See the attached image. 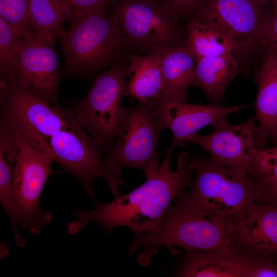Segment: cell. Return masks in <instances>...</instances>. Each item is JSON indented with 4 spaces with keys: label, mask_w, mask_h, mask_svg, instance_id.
Segmentation results:
<instances>
[{
    "label": "cell",
    "mask_w": 277,
    "mask_h": 277,
    "mask_svg": "<svg viewBox=\"0 0 277 277\" xmlns=\"http://www.w3.org/2000/svg\"><path fill=\"white\" fill-rule=\"evenodd\" d=\"M10 132L17 147L13 175L17 222L35 235L52 219L51 213L41 208L39 199L53 161L22 136Z\"/></svg>",
    "instance_id": "52a82bcc"
},
{
    "label": "cell",
    "mask_w": 277,
    "mask_h": 277,
    "mask_svg": "<svg viewBox=\"0 0 277 277\" xmlns=\"http://www.w3.org/2000/svg\"><path fill=\"white\" fill-rule=\"evenodd\" d=\"M258 191V202L277 208V176H260L253 178Z\"/></svg>",
    "instance_id": "484cf974"
},
{
    "label": "cell",
    "mask_w": 277,
    "mask_h": 277,
    "mask_svg": "<svg viewBox=\"0 0 277 277\" xmlns=\"http://www.w3.org/2000/svg\"><path fill=\"white\" fill-rule=\"evenodd\" d=\"M128 76L130 79L127 96L138 102L156 106L164 88L159 53L154 51L145 55L131 54Z\"/></svg>",
    "instance_id": "e0dca14e"
},
{
    "label": "cell",
    "mask_w": 277,
    "mask_h": 277,
    "mask_svg": "<svg viewBox=\"0 0 277 277\" xmlns=\"http://www.w3.org/2000/svg\"><path fill=\"white\" fill-rule=\"evenodd\" d=\"M203 0H160L164 12L173 21L179 23V19L195 10Z\"/></svg>",
    "instance_id": "4316f807"
},
{
    "label": "cell",
    "mask_w": 277,
    "mask_h": 277,
    "mask_svg": "<svg viewBox=\"0 0 277 277\" xmlns=\"http://www.w3.org/2000/svg\"><path fill=\"white\" fill-rule=\"evenodd\" d=\"M75 14L105 8L110 0H65ZM71 16V17H72Z\"/></svg>",
    "instance_id": "83f0119b"
},
{
    "label": "cell",
    "mask_w": 277,
    "mask_h": 277,
    "mask_svg": "<svg viewBox=\"0 0 277 277\" xmlns=\"http://www.w3.org/2000/svg\"><path fill=\"white\" fill-rule=\"evenodd\" d=\"M23 34L0 17L1 83H12L18 70L17 44Z\"/></svg>",
    "instance_id": "44dd1931"
},
{
    "label": "cell",
    "mask_w": 277,
    "mask_h": 277,
    "mask_svg": "<svg viewBox=\"0 0 277 277\" xmlns=\"http://www.w3.org/2000/svg\"><path fill=\"white\" fill-rule=\"evenodd\" d=\"M185 45L196 58L233 54L237 52L235 44L216 28L195 19L186 27Z\"/></svg>",
    "instance_id": "ffe728a7"
},
{
    "label": "cell",
    "mask_w": 277,
    "mask_h": 277,
    "mask_svg": "<svg viewBox=\"0 0 277 277\" xmlns=\"http://www.w3.org/2000/svg\"><path fill=\"white\" fill-rule=\"evenodd\" d=\"M13 169L7 163L0 164V199L2 206L11 222L14 240L19 247L26 244L20 234L18 228L16 208L13 185Z\"/></svg>",
    "instance_id": "7402d4cb"
},
{
    "label": "cell",
    "mask_w": 277,
    "mask_h": 277,
    "mask_svg": "<svg viewBox=\"0 0 277 277\" xmlns=\"http://www.w3.org/2000/svg\"><path fill=\"white\" fill-rule=\"evenodd\" d=\"M168 209L160 227L154 232L134 238L129 249L133 255L142 248L138 257L142 265L166 246L172 253L179 248L197 252H211L230 244L233 223L203 209L190 201L183 192Z\"/></svg>",
    "instance_id": "7a4b0ae2"
},
{
    "label": "cell",
    "mask_w": 277,
    "mask_h": 277,
    "mask_svg": "<svg viewBox=\"0 0 277 277\" xmlns=\"http://www.w3.org/2000/svg\"><path fill=\"white\" fill-rule=\"evenodd\" d=\"M165 120L166 128L172 133L171 142L178 145L187 136L208 125L214 126L230 114L247 107V105L224 107L209 104L174 102L157 106Z\"/></svg>",
    "instance_id": "5bb4252c"
},
{
    "label": "cell",
    "mask_w": 277,
    "mask_h": 277,
    "mask_svg": "<svg viewBox=\"0 0 277 277\" xmlns=\"http://www.w3.org/2000/svg\"><path fill=\"white\" fill-rule=\"evenodd\" d=\"M154 51L161 56L164 83L163 91L156 106L187 102V89L192 85L196 62L195 55L186 45L165 47Z\"/></svg>",
    "instance_id": "9a60e30c"
},
{
    "label": "cell",
    "mask_w": 277,
    "mask_h": 277,
    "mask_svg": "<svg viewBox=\"0 0 277 277\" xmlns=\"http://www.w3.org/2000/svg\"><path fill=\"white\" fill-rule=\"evenodd\" d=\"M258 91L254 103L256 126L254 141L258 151L265 144L277 125V56L266 52L258 75Z\"/></svg>",
    "instance_id": "2e32d148"
},
{
    "label": "cell",
    "mask_w": 277,
    "mask_h": 277,
    "mask_svg": "<svg viewBox=\"0 0 277 277\" xmlns=\"http://www.w3.org/2000/svg\"><path fill=\"white\" fill-rule=\"evenodd\" d=\"M195 176L184 193L196 206L233 223L257 203L256 183L249 174L220 165L203 154L191 158Z\"/></svg>",
    "instance_id": "277c9868"
},
{
    "label": "cell",
    "mask_w": 277,
    "mask_h": 277,
    "mask_svg": "<svg viewBox=\"0 0 277 277\" xmlns=\"http://www.w3.org/2000/svg\"><path fill=\"white\" fill-rule=\"evenodd\" d=\"M275 146H277V125L272 130L270 136Z\"/></svg>",
    "instance_id": "f1b7e54d"
},
{
    "label": "cell",
    "mask_w": 277,
    "mask_h": 277,
    "mask_svg": "<svg viewBox=\"0 0 277 277\" xmlns=\"http://www.w3.org/2000/svg\"><path fill=\"white\" fill-rule=\"evenodd\" d=\"M166 128L156 106L138 102L128 108L115 142L105 159L107 167L119 176L123 168L130 167L142 170L147 179L152 177L159 168L160 136Z\"/></svg>",
    "instance_id": "8992f818"
},
{
    "label": "cell",
    "mask_w": 277,
    "mask_h": 277,
    "mask_svg": "<svg viewBox=\"0 0 277 277\" xmlns=\"http://www.w3.org/2000/svg\"><path fill=\"white\" fill-rule=\"evenodd\" d=\"M157 1V0H156Z\"/></svg>",
    "instance_id": "4dcf8cb0"
},
{
    "label": "cell",
    "mask_w": 277,
    "mask_h": 277,
    "mask_svg": "<svg viewBox=\"0 0 277 277\" xmlns=\"http://www.w3.org/2000/svg\"><path fill=\"white\" fill-rule=\"evenodd\" d=\"M195 10L192 19L219 30L235 44L237 52L260 46L267 10L257 0H203Z\"/></svg>",
    "instance_id": "9c48e42d"
},
{
    "label": "cell",
    "mask_w": 277,
    "mask_h": 277,
    "mask_svg": "<svg viewBox=\"0 0 277 277\" xmlns=\"http://www.w3.org/2000/svg\"><path fill=\"white\" fill-rule=\"evenodd\" d=\"M29 2V0H0V17L23 35L32 32L28 21Z\"/></svg>",
    "instance_id": "603a6c76"
},
{
    "label": "cell",
    "mask_w": 277,
    "mask_h": 277,
    "mask_svg": "<svg viewBox=\"0 0 277 277\" xmlns=\"http://www.w3.org/2000/svg\"><path fill=\"white\" fill-rule=\"evenodd\" d=\"M60 42L64 73L74 78L90 76L125 61L133 51L115 16L106 7L73 15Z\"/></svg>",
    "instance_id": "3957f363"
},
{
    "label": "cell",
    "mask_w": 277,
    "mask_h": 277,
    "mask_svg": "<svg viewBox=\"0 0 277 277\" xmlns=\"http://www.w3.org/2000/svg\"><path fill=\"white\" fill-rule=\"evenodd\" d=\"M176 146L171 143L154 175L132 191L108 203L100 202L94 197L93 210H77L75 220L68 224V232L76 234L91 222L99 224L106 232L118 226L128 227L134 238L156 231L172 201L193 180L191 175L194 171L187 153L179 156L175 171L170 168L171 156Z\"/></svg>",
    "instance_id": "6da1fadb"
},
{
    "label": "cell",
    "mask_w": 277,
    "mask_h": 277,
    "mask_svg": "<svg viewBox=\"0 0 277 277\" xmlns=\"http://www.w3.org/2000/svg\"><path fill=\"white\" fill-rule=\"evenodd\" d=\"M112 13L133 51L179 45L184 35L156 0H120Z\"/></svg>",
    "instance_id": "ba28073f"
},
{
    "label": "cell",
    "mask_w": 277,
    "mask_h": 277,
    "mask_svg": "<svg viewBox=\"0 0 277 277\" xmlns=\"http://www.w3.org/2000/svg\"><path fill=\"white\" fill-rule=\"evenodd\" d=\"M230 245L257 254H277V208L254 204L232 224Z\"/></svg>",
    "instance_id": "7c38bea8"
},
{
    "label": "cell",
    "mask_w": 277,
    "mask_h": 277,
    "mask_svg": "<svg viewBox=\"0 0 277 277\" xmlns=\"http://www.w3.org/2000/svg\"><path fill=\"white\" fill-rule=\"evenodd\" d=\"M262 5L267 6L268 5L277 4V0H257Z\"/></svg>",
    "instance_id": "f546056e"
},
{
    "label": "cell",
    "mask_w": 277,
    "mask_h": 277,
    "mask_svg": "<svg viewBox=\"0 0 277 277\" xmlns=\"http://www.w3.org/2000/svg\"><path fill=\"white\" fill-rule=\"evenodd\" d=\"M72 11L65 0H29L28 21L39 39L55 43L62 24L69 22Z\"/></svg>",
    "instance_id": "d6986e66"
},
{
    "label": "cell",
    "mask_w": 277,
    "mask_h": 277,
    "mask_svg": "<svg viewBox=\"0 0 277 277\" xmlns=\"http://www.w3.org/2000/svg\"><path fill=\"white\" fill-rule=\"evenodd\" d=\"M256 122L254 116L242 123L231 125L224 118L213 126L211 133L194 134L184 141L201 146L214 162L249 174L259 151L254 141Z\"/></svg>",
    "instance_id": "8fae6325"
},
{
    "label": "cell",
    "mask_w": 277,
    "mask_h": 277,
    "mask_svg": "<svg viewBox=\"0 0 277 277\" xmlns=\"http://www.w3.org/2000/svg\"><path fill=\"white\" fill-rule=\"evenodd\" d=\"M54 44L39 39L32 32L22 36L16 48L17 74L12 83L6 85L26 89L49 104L58 105L61 70Z\"/></svg>",
    "instance_id": "30bf717a"
},
{
    "label": "cell",
    "mask_w": 277,
    "mask_h": 277,
    "mask_svg": "<svg viewBox=\"0 0 277 277\" xmlns=\"http://www.w3.org/2000/svg\"><path fill=\"white\" fill-rule=\"evenodd\" d=\"M239 72L233 54L198 58L192 85L203 90L210 104L218 105L227 87Z\"/></svg>",
    "instance_id": "ac0fdd59"
},
{
    "label": "cell",
    "mask_w": 277,
    "mask_h": 277,
    "mask_svg": "<svg viewBox=\"0 0 277 277\" xmlns=\"http://www.w3.org/2000/svg\"><path fill=\"white\" fill-rule=\"evenodd\" d=\"M128 64L118 62L97 75L86 95L67 109L106 152L114 143L128 108L121 106V102L128 95Z\"/></svg>",
    "instance_id": "5b68a950"
},
{
    "label": "cell",
    "mask_w": 277,
    "mask_h": 277,
    "mask_svg": "<svg viewBox=\"0 0 277 277\" xmlns=\"http://www.w3.org/2000/svg\"><path fill=\"white\" fill-rule=\"evenodd\" d=\"M261 29L259 44L277 56V4L270 5Z\"/></svg>",
    "instance_id": "cb8c5ba5"
},
{
    "label": "cell",
    "mask_w": 277,
    "mask_h": 277,
    "mask_svg": "<svg viewBox=\"0 0 277 277\" xmlns=\"http://www.w3.org/2000/svg\"><path fill=\"white\" fill-rule=\"evenodd\" d=\"M179 276L250 277L255 254L230 244L211 252L188 251Z\"/></svg>",
    "instance_id": "4fadbf2b"
},
{
    "label": "cell",
    "mask_w": 277,
    "mask_h": 277,
    "mask_svg": "<svg viewBox=\"0 0 277 277\" xmlns=\"http://www.w3.org/2000/svg\"><path fill=\"white\" fill-rule=\"evenodd\" d=\"M250 173L253 177L277 176V146L258 151Z\"/></svg>",
    "instance_id": "d4e9b609"
}]
</instances>
